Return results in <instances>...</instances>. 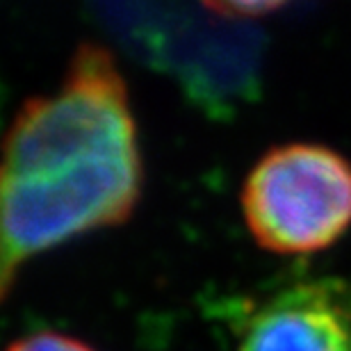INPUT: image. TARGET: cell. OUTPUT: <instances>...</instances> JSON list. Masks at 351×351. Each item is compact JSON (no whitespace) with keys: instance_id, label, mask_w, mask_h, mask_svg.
<instances>
[{"instance_id":"6da1fadb","label":"cell","mask_w":351,"mask_h":351,"mask_svg":"<svg viewBox=\"0 0 351 351\" xmlns=\"http://www.w3.org/2000/svg\"><path fill=\"white\" fill-rule=\"evenodd\" d=\"M142 178L137 125L117 62L103 46L82 44L60 89L30 98L7 132L3 297L32 256L128 219Z\"/></svg>"},{"instance_id":"7a4b0ae2","label":"cell","mask_w":351,"mask_h":351,"mask_svg":"<svg viewBox=\"0 0 351 351\" xmlns=\"http://www.w3.org/2000/svg\"><path fill=\"white\" fill-rule=\"evenodd\" d=\"M242 213L267 251L328 249L351 226V162L322 144L276 146L247 176Z\"/></svg>"},{"instance_id":"3957f363","label":"cell","mask_w":351,"mask_h":351,"mask_svg":"<svg viewBox=\"0 0 351 351\" xmlns=\"http://www.w3.org/2000/svg\"><path fill=\"white\" fill-rule=\"evenodd\" d=\"M237 351H351V285L308 280L251 315Z\"/></svg>"},{"instance_id":"277c9868","label":"cell","mask_w":351,"mask_h":351,"mask_svg":"<svg viewBox=\"0 0 351 351\" xmlns=\"http://www.w3.org/2000/svg\"><path fill=\"white\" fill-rule=\"evenodd\" d=\"M7 351H94L85 342L69 338L64 333H32L27 338L12 342Z\"/></svg>"},{"instance_id":"5b68a950","label":"cell","mask_w":351,"mask_h":351,"mask_svg":"<svg viewBox=\"0 0 351 351\" xmlns=\"http://www.w3.org/2000/svg\"><path fill=\"white\" fill-rule=\"evenodd\" d=\"M206 3L215 12L226 14V16H263V14L276 12L294 0H206Z\"/></svg>"}]
</instances>
